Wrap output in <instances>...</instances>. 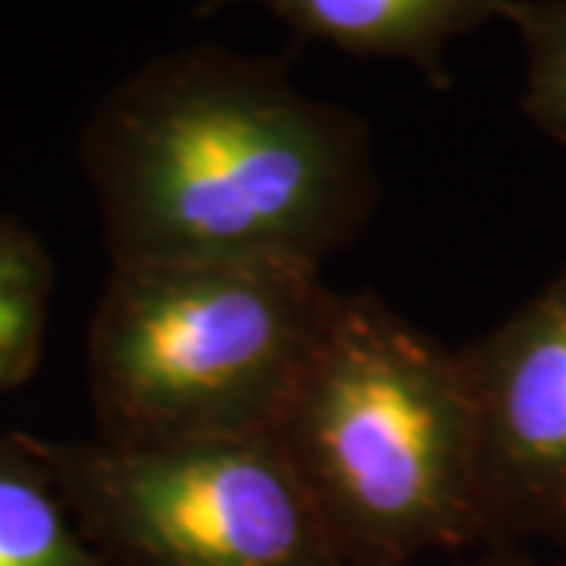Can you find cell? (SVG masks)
<instances>
[{"label":"cell","mask_w":566,"mask_h":566,"mask_svg":"<svg viewBox=\"0 0 566 566\" xmlns=\"http://www.w3.org/2000/svg\"><path fill=\"white\" fill-rule=\"evenodd\" d=\"M337 300L312 264H114L88 359L102 441L274 434Z\"/></svg>","instance_id":"3"},{"label":"cell","mask_w":566,"mask_h":566,"mask_svg":"<svg viewBox=\"0 0 566 566\" xmlns=\"http://www.w3.org/2000/svg\"><path fill=\"white\" fill-rule=\"evenodd\" d=\"M346 566H397L488 523L463 356L344 296L274 428Z\"/></svg>","instance_id":"2"},{"label":"cell","mask_w":566,"mask_h":566,"mask_svg":"<svg viewBox=\"0 0 566 566\" xmlns=\"http://www.w3.org/2000/svg\"><path fill=\"white\" fill-rule=\"evenodd\" d=\"M88 161L114 264L322 268L378 202L365 123L223 48L167 54L126 82Z\"/></svg>","instance_id":"1"},{"label":"cell","mask_w":566,"mask_h":566,"mask_svg":"<svg viewBox=\"0 0 566 566\" xmlns=\"http://www.w3.org/2000/svg\"><path fill=\"white\" fill-rule=\"evenodd\" d=\"M0 566H117L88 538L35 444H0Z\"/></svg>","instance_id":"7"},{"label":"cell","mask_w":566,"mask_h":566,"mask_svg":"<svg viewBox=\"0 0 566 566\" xmlns=\"http://www.w3.org/2000/svg\"><path fill=\"white\" fill-rule=\"evenodd\" d=\"M233 0H211V7ZM264 3L300 39L327 41L356 57L409 61L444 82V51L457 35L506 17L510 0H249Z\"/></svg>","instance_id":"6"},{"label":"cell","mask_w":566,"mask_h":566,"mask_svg":"<svg viewBox=\"0 0 566 566\" xmlns=\"http://www.w3.org/2000/svg\"><path fill=\"white\" fill-rule=\"evenodd\" d=\"M35 447L117 566H346L274 434Z\"/></svg>","instance_id":"4"},{"label":"cell","mask_w":566,"mask_h":566,"mask_svg":"<svg viewBox=\"0 0 566 566\" xmlns=\"http://www.w3.org/2000/svg\"><path fill=\"white\" fill-rule=\"evenodd\" d=\"M472 566H513V560L504 557V554H491V557H485V560H479V564Z\"/></svg>","instance_id":"10"},{"label":"cell","mask_w":566,"mask_h":566,"mask_svg":"<svg viewBox=\"0 0 566 566\" xmlns=\"http://www.w3.org/2000/svg\"><path fill=\"white\" fill-rule=\"evenodd\" d=\"M460 356L475 400L491 528L566 532V262Z\"/></svg>","instance_id":"5"},{"label":"cell","mask_w":566,"mask_h":566,"mask_svg":"<svg viewBox=\"0 0 566 566\" xmlns=\"http://www.w3.org/2000/svg\"><path fill=\"white\" fill-rule=\"evenodd\" d=\"M506 20L526 44V114L566 142V0H510Z\"/></svg>","instance_id":"9"},{"label":"cell","mask_w":566,"mask_h":566,"mask_svg":"<svg viewBox=\"0 0 566 566\" xmlns=\"http://www.w3.org/2000/svg\"><path fill=\"white\" fill-rule=\"evenodd\" d=\"M48 262L20 230L0 227V390L35 368L48 327Z\"/></svg>","instance_id":"8"}]
</instances>
